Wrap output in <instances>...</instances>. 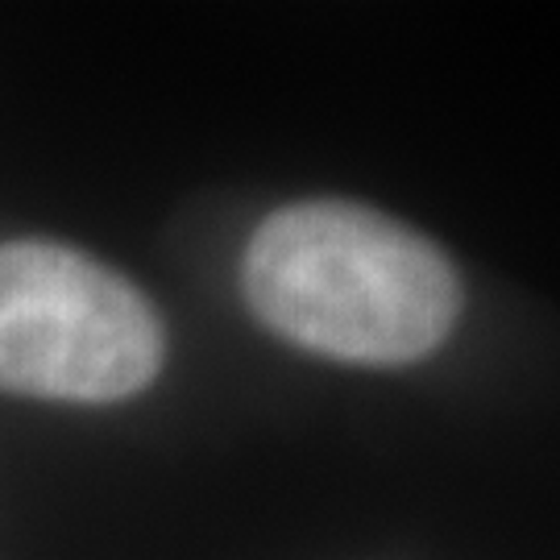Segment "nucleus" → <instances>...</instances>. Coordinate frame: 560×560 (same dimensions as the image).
<instances>
[{
  "label": "nucleus",
  "instance_id": "1",
  "mask_svg": "<svg viewBox=\"0 0 560 560\" xmlns=\"http://www.w3.org/2000/svg\"><path fill=\"white\" fill-rule=\"evenodd\" d=\"M241 291L270 332L349 365L432 358L465 303L436 241L353 200L275 208L245 241Z\"/></svg>",
  "mask_w": 560,
  "mask_h": 560
},
{
  "label": "nucleus",
  "instance_id": "2",
  "mask_svg": "<svg viewBox=\"0 0 560 560\" xmlns=\"http://www.w3.org/2000/svg\"><path fill=\"white\" fill-rule=\"evenodd\" d=\"M166 324L133 282L62 241L0 245V390L120 402L162 374Z\"/></svg>",
  "mask_w": 560,
  "mask_h": 560
}]
</instances>
